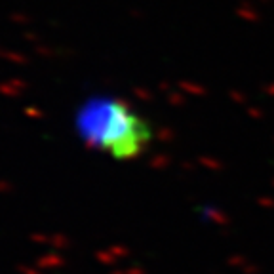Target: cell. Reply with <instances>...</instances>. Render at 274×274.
Listing matches in <instances>:
<instances>
[{
	"mask_svg": "<svg viewBox=\"0 0 274 274\" xmlns=\"http://www.w3.org/2000/svg\"><path fill=\"white\" fill-rule=\"evenodd\" d=\"M80 126L92 147L113 154L116 158L136 156L148 141V128L134 109L107 101L86 109Z\"/></svg>",
	"mask_w": 274,
	"mask_h": 274,
	"instance_id": "6da1fadb",
	"label": "cell"
}]
</instances>
